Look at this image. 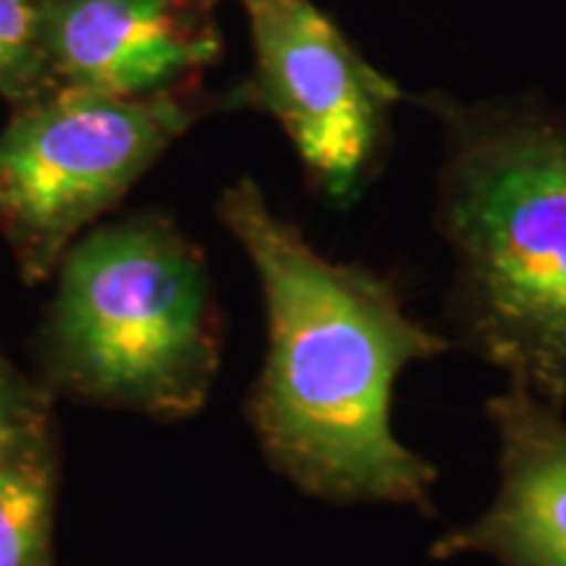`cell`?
Instances as JSON below:
<instances>
[{
    "label": "cell",
    "mask_w": 566,
    "mask_h": 566,
    "mask_svg": "<svg viewBox=\"0 0 566 566\" xmlns=\"http://www.w3.org/2000/svg\"><path fill=\"white\" fill-rule=\"evenodd\" d=\"M218 218L263 289L268 349L247 417L271 470L328 504L436 514V467L396 438L391 405L399 375L454 342L384 275L323 258L252 179L223 189Z\"/></svg>",
    "instance_id": "obj_1"
},
{
    "label": "cell",
    "mask_w": 566,
    "mask_h": 566,
    "mask_svg": "<svg viewBox=\"0 0 566 566\" xmlns=\"http://www.w3.org/2000/svg\"><path fill=\"white\" fill-rule=\"evenodd\" d=\"M443 132L438 231L462 344L566 407V116L543 103L428 95Z\"/></svg>",
    "instance_id": "obj_2"
},
{
    "label": "cell",
    "mask_w": 566,
    "mask_h": 566,
    "mask_svg": "<svg viewBox=\"0 0 566 566\" xmlns=\"http://www.w3.org/2000/svg\"><path fill=\"white\" fill-rule=\"evenodd\" d=\"M38 346L51 396L155 420L200 412L218 378L223 323L208 260L163 216L76 242L55 271Z\"/></svg>",
    "instance_id": "obj_3"
},
{
    "label": "cell",
    "mask_w": 566,
    "mask_h": 566,
    "mask_svg": "<svg viewBox=\"0 0 566 566\" xmlns=\"http://www.w3.org/2000/svg\"><path fill=\"white\" fill-rule=\"evenodd\" d=\"M187 87L105 97L59 87L0 132V237L21 281L53 279L84 229L113 208L202 113Z\"/></svg>",
    "instance_id": "obj_4"
},
{
    "label": "cell",
    "mask_w": 566,
    "mask_h": 566,
    "mask_svg": "<svg viewBox=\"0 0 566 566\" xmlns=\"http://www.w3.org/2000/svg\"><path fill=\"white\" fill-rule=\"evenodd\" d=\"M254 69L233 95L271 113L310 184L349 208L373 181L401 90L365 59L313 0H239Z\"/></svg>",
    "instance_id": "obj_5"
},
{
    "label": "cell",
    "mask_w": 566,
    "mask_h": 566,
    "mask_svg": "<svg viewBox=\"0 0 566 566\" xmlns=\"http://www.w3.org/2000/svg\"><path fill=\"white\" fill-rule=\"evenodd\" d=\"M221 0H40L55 87L150 97L218 61Z\"/></svg>",
    "instance_id": "obj_6"
},
{
    "label": "cell",
    "mask_w": 566,
    "mask_h": 566,
    "mask_svg": "<svg viewBox=\"0 0 566 566\" xmlns=\"http://www.w3.org/2000/svg\"><path fill=\"white\" fill-rule=\"evenodd\" d=\"M499 438V491L470 525L433 541L430 556H491L499 566H566V422L562 409L509 384L488 399Z\"/></svg>",
    "instance_id": "obj_7"
},
{
    "label": "cell",
    "mask_w": 566,
    "mask_h": 566,
    "mask_svg": "<svg viewBox=\"0 0 566 566\" xmlns=\"http://www.w3.org/2000/svg\"><path fill=\"white\" fill-rule=\"evenodd\" d=\"M59 472L55 420L0 454V566H53Z\"/></svg>",
    "instance_id": "obj_8"
},
{
    "label": "cell",
    "mask_w": 566,
    "mask_h": 566,
    "mask_svg": "<svg viewBox=\"0 0 566 566\" xmlns=\"http://www.w3.org/2000/svg\"><path fill=\"white\" fill-rule=\"evenodd\" d=\"M53 90L40 0H0V95L27 105Z\"/></svg>",
    "instance_id": "obj_9"
},
{
    "label": "cell",
    "mask_w": 566,
    "mask_h": 566,
    "mask_svg": "<svg viewBox=\"0 0 566 566\" xmlns=\"http://www.w3.org/2000/svg\"><path fill=\"white\" fill-rule=\"evenodd\" d=\"M53 396L38 380L24 378L0 352V454L38 424L53 420Z\"/></svg>",
    "instance_id": "obj_10"
}]
</instances>
